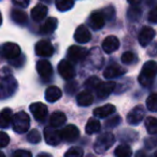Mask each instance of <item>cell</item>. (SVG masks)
Masks as SVG:
<instances>
[{
    "label": "cell",
    "mask_w": 157,
    "mask_h": 157,
    "mask_svg": "<svg viewBox=\"0 0 157 157\" xmlns=\"http://www.w3.org/2000/svg\"><path fill=\"white\" fill-rule=\"evenodd\" d=\"M115 142V137L112 132H103L97 137L94 143V150L98 154L105 153Z\"/></svg>",
    "instance_id": "3"
},
{
    "label": "cell",
    "mask_w": 157,
    "mask_h": 157,
    "mask_svg": "<svg viewBox=\"0 0 157 157\" xmlns=\"http://www.w3.org/2000/svg\"><path fill=\"white\" fill-rule=\"evenodd\" d=\"M12 1L16 7L20 8H27L29 6V2H30V0H12Z\"/></svg>",
    "instance_id": "43"
},
{
    "label": "cell",
    "mask_w": 157,
    "mask_h": 157,
    "mask_svg": "<svg viewBox=\"0 0 157 157\" xmlns=\"http://www.w3.org/2000/svg\"><path fill=\"white\" fill-rule=\"evenodd\" d=\"M56 8L61 12L69 11L74 5V0H55Z\"/></svg>",
    "instance_id": "32"
},
{
    "label": "cell",
    "mask_w": 157,
    "mask_h": 157,
    "mask_svg": "<svg viewBox=\"0 0 157 157\" xmlns=\"http://www.w3.org/2000/svg\"><path fill=\"white\" fill-rule=\"evenodd\" d=\"M116 84L113 81H108V82H101L99 86L96 88V94L97 97L100 99H105L110 96L112 92L115 90Z\"/></svg>",
    "instance_id": "14"
},
{
    "label": "cell",
    "mask_w": 157,
    "mask_h": 157,
    "mask_svg": "<svg viewBox=\"0 0 157 157\" xmlns=\"http://www.w3.org/2000/svg\"><path fill=\"white\" fill-rule=\"evenodd\" d=\"M155 36H156V33L154 29L152 27L145 26L140 30L139 36H138V41H139L140 45L145 48L154 40Z\"/></svg>",
    "instance_id": "10"
},
{
    "label": "cell",
    "mask_w": 157,
    "mask_h": 157,
    "mask_svg": "<svg viewBox=\"0 0 157 157\" xmlns=\"http://www.w3.org/2000/svg\"><path fill=\"white\" fill-rule=\"evenodd\" d=\"M2 55L5 58L9 59V60L11 61L15 58H18V57L22 55V53H21V48L16 43L7 42V43H5L2 46Z\"/></svg>",
    "instance_id": "8"
},
{
    "label": "cell",
    "mask_w": 157,
    "mask_h": 157,
    "mask_svg": "<svg viewBox=\"0 0 157 157\" xmlns=\"http://www.w3.org/2000/svg\"><path fill=\"white\" fill-rule=\"evenodd\" d=\"M63 96V92L57 86H50L45 90V99L48 102H55Z\"/></svg>",
    "instance_id": "25"
},
{
    "label": "cell",
    "mask_w": 157,
    "mask_h": 157,
    "mask_svg": "<svg viewBox=\"0 0 157 157\" xmlns=\"http://www.w3.org/2000/svg\"><path fill=\"white\" fill-rule=\"evenodd\" d=\"M83 155H84L83 150L81 147H78V146L70 147L65 153V157H83Z\"/></svg>",
    "instance_id": "35"
},
{
    "label": "cell",
    "mask_w": 157,
    "mask_h": 157,
    "mask_svg": "<svg viewBox=\"0 0 157 157\" xmlns=\"http://www.w3.org/2000/svg\"><path fill=\"white\" fill-rule=\"evenodd\" d=\"M157 74V63L154 60L146 61L142 67V70L139 74L138 81L144 87H147L154 81L155 76Z\"/></svg>",
    "instance_id": "1"
},
{
    "label": "cell",
    "mask_w": 157,
    "mask_h": 157,
    "mask_svg": "<svg viewBox=\"0 0 157 157\" xmlns=\"http://www.w3.org/2000/svg\"><path fill=\"white\" fill-rule=\"evenodd\" d=\"M36 54L40 57H43V58H48L51 57L54 54V46L48 40H41L39 41L35 46Z\"/></svg>",
    "instance_id": "7"
},
{
    "label": "cell",
    "mask_w": 157,
    "mask_h": 157,
    "mask_svg": "<svg viewBox=\"0 0 157 157\" xmlns=\"http://www.w3.org/2000/svg\"><path fill=\"white\" fill-rule=\"evenodd\" d=\"M12 127H13V130L16 133L27 132L29 127H30V118H29V115L24 111L17 112L15 115H13Z\"/></svg>",
    "instance_id": "4"
},
{
    "label": "cell",
    "mask_w": 157,
    "mask_h": 157,
    "mask_svg": "<svg viewBox=\"0 0 157 157\" xmlns=\"http://www.w3.org/2000/svg\"><path fill=\"white\" fill-rule=\"evenodd\" d=\"M37 71L39 75L44 80H48L53 74V67L46 59H40L37 63Z\"/></svg>",
    "instance_id": "15"
},
{
    "label": "cell",
    "mask_w": 157,
    "mask_h": 157,
    "mask_svg": "<svg viewBox=\"0 0 157 157\" xmlns=\"http://www.w3.org/2000/svg\"><path fill=\"white\" fill-rule=\"evenodd\" d=\"M2 24V16H1V12H0V25Z\"/></svg>",
    "instance_id": "51"
},
{
    "label": "cell",
    "mask_w": 157,
    "mask_h": 157,
    "mask_svg": "<svg viewBox=\"0 0 157 157\" xmlns=\"http://www.w3.org/2000/svg\"><path fill=\"white\" fill-rule=\"evenodd\" d=\"M10 63H12L13 66H16V67H21V66L23 65V63H24V57L21 55L18 58H15V59H13V60H11Z\"/></svg>",
    "instance_id": "45"
},
{
    "label": "cell",
    "mask_w": 157,
    "mask_h": 157,
    "mask_svg": "<svg viewBox=\"0 0 157 157\" xmlns=\"http://www.w3.org/2000/svg\"><path fill=\"white\" fill-rule=\"evenodd\" d=\"M88 55V52L85 48H81L78 45H72L68 48L67 51V57L70 63H80L84 60L86 56Z\"/></svg>",
    "instance_id": "5"
},
{
    "label": "cell",
    "mask_w": 157,
    "mask_h": 157,
    "mask_svg": "<svg viewBox=\"0 0 157 157\" xmlns=\"http://www.w3.org/2000/svg\"><path fill=\"white\" fill-rule=\"evenodd\" d=\"M136 59H137V56H136L135 53L130 52H125L124 54L122 55V61L125 63V65H131L132 63H135Z\"/></svg>",
    "instance_id": "37"
},
{
    "label": "cell",
    "mask_w": 157,
    "mask_h": 157,
    "mask_svg": "<svg viewBox=\"0 0 157 157\" xmlns=\"http://www.w3.org/2000/svg\"><path fill=\"white\" fill-rule=\"evenodd\" d=\"M146 107L151 112H157V93H153L147 97Z\"/></svg>",
    "instance_id": "33"
},
{
    "label": "cell",
    "mask_w": 157,
    "mask_h": 157,
    "mask_svg": "<svg viewBox=\"0 0 157 157\" xmlns=\"http://www.w3.org/2000/svg\"><path fill=\"white\" fill-rule=\"evenodd\" d=\"M101 13H102V15L105 16V20L111 21L112 18L115 16V10H114L113 7L110 6V7H107L103 10H101Z\"/></svg>",
    "instance_id": "38"
},
{
    "label": "cell",
    "mask_w": 157,
    "mask_h": 157,
    "mask_svg": "<svg viewBox=\"0 0 157 157\" xmlns=\"http://www.w3.org/2000/svg\"><path fill=\"white\" fill-rule=\"evenodd\" d=\"M76 83L75 82H73V83H68L67 85H66V90H67L68 94H71V93H73L74 90H76Z\"/></svg>",
    "instance_id": "46"
},
{
    "label": "cell",
    "mask_w": 157,
    "mask_h": 157,
    "mask_svg": "<svg viewBox=\"0 0 157 157\" xmlns=\"http://www.w3.org/2000/svg\"><path fill=\"white\" fill-rule=\"evenodd\" d=\"M41 1H43V2H46V3H51V2H52V0H41Z\"/></svg>",
    "instance_id": "50"
},
{
    "label": "cell",
    "mask_w": 157,
    "mask_h": 157,
    "mask_svg": "<svg viewBox=\"0 0 157 157\" xmlns=\"http://www.w3.org/2000/svg\"><path fill=\"white\" fill-rule=\"evenodd\" d=\"M60 137L66 142H74L80 137V130L74 125H67L60 130Z\"/></svg>",
    "instance_id": "9"
},
{
    "label": "cell",
    "mask_w": 157,
    "mask_h": 157,
    "mask_svg": "<svg viewBox=\"0 0 157 157\" xmlns=\"http://www.w3.org/2000/svg\"><path fill=\"white\" fill-rule=\"evenodd\" d=\"M90 39H92V35H90V30H88V28L85 25H80L75 29L74 40L78 43H87V42H90Z\"/></svg>",
    "instance_id": "17"
},
{
    "label": "cell",
    "mask_w": 157,
    "mask_h": 157,
    "mask_svg": "<svg viewBox=\"0 0 157 157\" xmlns=\"http://www.w3.org/2000/svg\"><path fill=\"white\" fill-rule=\"evenodd\" d=\"M76 102L80 107H88L94 102V96L90 90H83L76 96Z\"/></svg>",
    "instance_id": "20"
},
{
    "label": "cell",
    "mask_w": 157,
    "mask_h": 157,
    "mask_svg": "<svg viewBox=\"0 0 157 157\" xmlns=\"http://www.w3.org/2000/svg\"><path fill=\"white\" fill-rule=\"evenodd\" d=\"M27 140H28L30 143L37 144L41 141V135H40V132L37 129H33V130L29 131L28 135H27Z\"/></svg>",
    "instance_id": "36"
},
{
    "label": "cell",
    "mask_w": 157,
    "mask_h": 157,
    "mask_svg": "<svg viewBox=\"0 0 157 157\" xmlns=\"http://www.w3.org/2000/svg\"><path fill=\"white\" fill-rule=\"evenodd\" d=\"M48 8L44 5H37L33 10H31V17L35 22H41L42 20H44L48 14Z\"/></svg>",
    "instance_id": "24"
},
{
    "label": "cell",
    "mask_w": 157,
    "mask_h": 157,
    "mask_svg": "<svg viewBox=\"0 0 157 157\" xmlns=\"http://www.w3.org/2000/svg\"><path fill=\"white\" fill-rule=\"evenodd\" d=\"M58 73L63 80H72L75 76V69H74L72 63H70L68 59H63L58 63Z\"/></svg>",
    "instance_id": "6"
},
{
    "label": "cell",
    "mask_w": 157,
    "mask_h": 157,
    "mask_svg": "<svg viewBox=\"0 0 157 157\" xmlns=\"http://www.w3.org/2000/svg\"><path fill=\"white\" fill-rule=\"evenodd\" d=\"M31 114L33 115L36 121L43 122L48 116V107L42 102H35L29 107Z\"/></svg>",
    "instance_id": "11"
},
{
    "label": "cell",
    "mask_w": 157,
    "mask_h": 157,
    "mask_svg": "<svg viewBox=\"0 0 157 157\" xmlns=\"http://www.w3.org/2000/svg\"><path fill=\"white\" fill-rule=\"evenodd\" d=\"M114 112H115V107H114L113 105L108 103V105H102V107L96 108L93 113L98 118H105V117H108V116L112 115Z\"/></svg>",
    "instance_id": "21"
},
{
    "label": "cell",
    "mask_w": 157,
    "mask_h": 157,
    "mask_svg": "<svg viewBox=\"0 0 157 157\" xmlns=\"http://www.w3.org/2000/svg\"><path fill=\"white\" fill-rule=\"evenodd\" d=\"M11 18L13 20L14 23L18 25H25L28 21V17H27V14L25 13L24 11L18 9H13L11 12Z\"/></svg>",
    "instance_id": "27"
},
{
    "label": "cell",
    "mask_w": 157,
    "mask_h": 157,
    "mask_svg": "<svg viewBox=\"0 0 157 157\" xmlns=\"http://www.w3.org/2000/svg\"><path fill=\"white\" fill-rule=\"evenodd\" d=\"M142 15V10L139 6H131L128 9V12H127V16H128L129 21H138Z\"/></svg>",
    "instance_id": "31"
},
{
    "label": "cell",
    "mask_w": 157,
    "mask_h": 157,
    "mask_svg": "<svg viewBox=\"0 0 157 157\" xmlns=\"http://www.w3.org/2000/svg\"><path fill=\"white\" fill-rule=\"evenodd\" d=\"M101 128V124L98 120L96 118H90V121L87 122L85 126V131L87 135H94L100 131Z\"/></svg>",
    "instance_id": "28"
},
{
    "label": "cell",
    "mask_w": 157,
    "mask_h": 157,
    "mask_svg": "<svg viewBox=\"0 0 157 157\" xmlns=\"http://www.w3.org/2000/svg\"><path fill=\"white\" fill-rule=\"evenodd\" d=\"M127 1H128L131 6H138L140 2H141L142 0H127Z\"/></svg>",
    "instance_id": "48"
},
{
    "label": "cell",
    "mask_w": 157,
    "mask_h": 157,
    "mask_svg": "<svg viewBox=\"0 0 157 157\" xmlns=\"http://www.w3.org/2000/svg\"><path fill=\"white\" fill-rule=\"evenodd\" d=\"M37 157H52V155H50L48 153H40Z\"/></svg>",
    "instance_id": "49"
},
{
    "label": "cell",
    "mask_w": 157,
    "mask_h": 157,
    "mask_svg": "<svg viewBox=\"0 0 157 157\" xmlns=\"http://www.w3.org/2000/svg\"><path fill=\"white\" fill-rule=\"evenodd\" d=\"M120 48V41L115 36H109L102 42V48L107 54L115 52Z\"/></svg>",
    "instance_id": "19"
},
{
    "label": "cell",
    "mask_w": 157,
    "mask_h": 157,
    "mask_svg": "<svg viewBox=\"0 0 157 157\" xmlns=\"http://www.w3.org/2000/svg\"><path fill=\"white\" fill-rule=\"evenodd\" d=\"M125 73H126V70L121 67V66H118L117 63H111L103 71V75H105V78H118V76L123 75Z\"/></svg>",
    "instance_id": "18"
},
{
    "label": "cell",
    "mask_w": 157,
    "mask_h": 157,
    "mask_svg": "<svg viewBox=\"0 0 157 157\" xmlns=\"http://www.w3.org/2000/svg\"><path fill=\"white\" fill-rule=\"evenodd\" d=\"M44 139L45 142L48 145H58L61 141L60 137V131H58L56 128H53V127H46L44 129Z\"/></svg>",
    "instance_id": "13"
},
{
    "label": "cell",
    "mask_w": 157,
    "mask_h": 157,
    "mask_svg": "<svg viewBox=\"0 0 157 157\" xmlns=\"http://www.w3.org/2000/svg\"><path fill=\"white\" fill-rule=\"evenodd\" d=\"M57 24H58V21L55 17L46 18L44 24L40 27V30H39L40 33H41V35H51V33L57 28Z\"/></svg>",
    "instance_id": "22"
},
{
    "label": "cell",
    "mask_w": 157,
    "mask_h": 157,
    "mask_svg": "<svg viewBox=\"0 0 157 157\" xmlns=\"http://www.w3.org/2000/svg\"><path fill=\"white\" fill-rule=\"evenodd\" d=\"M144 146L147 150H153L157 146V138L156 137H150L144 140Z\"/></svg>",
    "instance_id": "40"
},
{
    "label": "cell",
    "mask_w": 157,
    "mask_h": 157,
    "mask_svg": "<svg viewBox=\"0 0 157 157\" xmlns=\"http://www.w3.org/2000/svg\"><path fill=\"white\" fill-rule=\"evenodd\" d=\"M120 123H121V116L115 115L105 122V127L107 128H115L116 126L120 125Z\"/></svg>",
    "instance_id": "39"
},
{
    "label": "cell",
    "mask_w": 157,
    "mask_h": 157,
    "mask_svg": "<svg viewBox=\"0 0 157 157\" xmlns=\"http://www.w3.org/2000/svg\"><path fill=\"white\" fill-rule=\"evenodd\" d=\"M0 157H6V155L3 154V153L1 152V151H0Z\"/></svg>",
    "instance_id": "52"
},
{
    "label": "cell",
    "mask_w": 157,
    "mask_h": 157,
    "mask_svg": "<svg viewBox=\"0 0 157 157\" xmlns=\"http://www.w3.org/2000/svg\"><path fill=\"white\" fill-rule=\"evenodd\" d=\"M115 157H131L132 156V151L130 146L127 144H121L114 151Z\"/></svg>",
    "instance_id": "29"
},
{
    "label": "cell",
    "mask_w": 157,
    "mask_h": 157,
    "mask_svg": "<svg viewBox=\"0 0 157 157\" xmlns=\"http://www.w3.org/2000/svg\"><path fill=\"white\" fill-rule=\"evenodd\" d=\"M12 157H33V154L27 150H16L12 154Z\"/></svg>",
    "instance_id": "42"
},
{
    "label": "cell",
    "mask_w": 157,
    "mask_h": 157,
    "mask_svg": "<svg viewBox=\"0 0 157 157\" xmlns=\"http://www.w3.org/2000/svg\"><path fill=\"white\" fill-rule=\"evenodd\" d=\"M135 157H148V155L146 154L144 151H138L137 153H136V155H135Z\"/></svg>",
    "instance_id": "47"
},
{
    "label": "cell",
    "mask_w": 157,
    "mask_h": 157,
    "mask_svg": "<svg viewBox=\"0 0 157 157\" xmlns=\"http://www.w3.org/2000/svg\"><path fill=\"white\" fill-rule=\"evenodd\" d=\"M17 82L11 73L1 76L0 80V99H7L15 93Z\"/></svg>",
    "instance_id": "2"
},
{
    "label": "cell",
    "mask_w": 157,
    "mask_h": 157,
    "mask_svg": "<svg viewBox=\"0 0 157 157\" xmlns=\"http://www.w3.org/2000/svg\"><path fill=\"white\" fill-rule=\"evenodd\" d=\"M144 125H145L146 130L150 135H157V117L148 116V117H146Z\"/></svg>",
    "instance_id": "30"
},
{
    "label": "cell",
    "mask_w": 157,
    "mask_h": 157,
    "mask_svg": "<svg viewBox=\"0 0 157 157\" xmlns=\"http://www.w3.org/2000/svg\"><path fill=\"white\" fill-rule=\"evenodd\" d=\"M10 142V137L3 131H0V148L6 147Z\"/></svg>",
    "instance_id": "41"
},
{
    "label": "cell",
    "mask_w": 157,
    "mask_h": 157,
    "mask_svg": "<svg viewBox=\"0 0 157 157\" xmlns=\"http://www.w3.org/2000/svg\"><path fill=\"white\" fill-rule=\"evenodd\" d=\"M148 21L151 23H157V7L148 13Z\"/></svg>",
    "instance_id": "44"
},
{
    "label": "cell",
    "mask_w": 157,
    "mask_h": 157,
    "mask_svg": "<svg viewBox=\"0 0 157 157\" xmlns=\"http://www.w3.org/2000/svg\"><path fill=\"white\" fill-rule=\"evenodd\" d=\"M154 157H157V150H156V152H155V154H154Z\"/></svg>",
    "instance_id": "53"
},
{
    "label": "cell",
    "mask_w": 157,
    "mask_h": 157,
    "mask_svg": "<svg viewBox=\"0 0 157 157\" xmlns=\"http://www.w3.org/2000/svg\"><path fill=\"white\" fill-rule=\"evenodd\" d=\"M88 23H90V27L94 30H99L105 26V16L102 15L101 11H94L88 17Z\"/></svg>",
    "instance_id": "16"
},
{
    "label": "cell",
    "mask_w": 157,
    "mask_h": 157,
    "mask_svg": "<svg viewBox=\"0 0 157 157\" xmlns=\"http://www.w3.org/2000/svg\"><path fill=\"white\" fill-rule=\"evenodd\" d=\"M12 120H13L12 110L9 109V108L3 109L2 111L0 112V128H8L12 124Z\"/></svg>",
    "instance_id": "23"
},
{
    "label": "cell",
    "mask_w": 157,
    "mask_h": 157,
    "mask_svg": "<svg viewBox=\"0 0 157 157\" xmlns=\"http://www.w3.org/2000/svg\"><path fill=\"white\" fill-rule=\"evenodd\" d=\"M67 121V117L66 115L60 111H56L51 115L50 117V125L53 128H58V127H61Z\"/></svg>",
    "instance_id": "26"
},
{
    "label": "cell",
    "mask_w": 157,
    "mask_h": 157,
    "mask_svg": "<svg viewBox=\"0 0 157 157\" xmlns=\"http://www.w3.org/2000/svg\"><path fill=\"white\" fill-rule=\"evenodd\" d=\"M100 83H101V81L97 78V76H90V78H88L85 81L84 85H85V87L87 88V90H96V88L98 87Z\"/></svg>",
    "instance_id": "34"
},
{
    "label": "cell",
    "mask_w": 157,
    "mask_h": 157,
    "mask_svg": "<svg viewBox=\"0 0 157 157\" xmlns=\"http://www.w3.org/2000/svg\"><path fill=\"white\" fill-rule=\"evenodd\" d=\"M145 116V111H144L142 105H137L127 115V122L130 125H139L143 121Z\"/></svg>",
    "instance_id": "12"
}]
</instances>
